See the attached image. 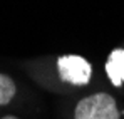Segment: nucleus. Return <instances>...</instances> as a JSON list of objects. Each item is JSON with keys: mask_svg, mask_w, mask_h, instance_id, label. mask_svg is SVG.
Segmentation results:
<instances>
[{"mask_svg": "<svg viewBox=\"0 0 124 119\" xmlns=\"http://www.w3.org/2000/svg\"><path fill=\"white\" fill-rule=\"evenodd\" d=\"M116 99L106 92H97L79 101L74 111V119H119Z\"/></svg>", "mask_w": 124, "mask_h": 119, "instance_id": "1", "label": "nucleus"}, {"mask_svg": "<svg viewBox=\"0 0 124 119\" xmlns=\"http://www.w3.org/2000/svg\"><path fill=\"white\" fill-rule=\"evenodd\" d=\"M57 67L61 79L74 86L89 84L92 76V67L89 60L81 56H61L57 59Z\"/></svg>", "mask_w": 124, "mask_h": 119, "instance_id": "2", "label": "nucleus"}, {"mask_svg": "<svg viewBox=\"0 0 124 119\" xmlns=\"http://www.w3.org/2000/svg\"><path fill=\"white\" fill-rule=\"evenodd\" d=\"M106 72L114 87L124 84V49H114L106 62Z\"/></svg>", "mask_w": 124, "mask_h": 119, "instance_id": "3", "label": "nucleus"}, {"mask_svg": "<svg viewBox=\"0 0 124 119\" xmlns=\"http://www.w3.org/2000/svg\"><path fill=\"white\" fill-rule=\"evenodd\" d=\"M15 91H17L15 82L10 79L8 76L0 74V106L8 104L12 101V97L15 96Z\"/></svg>", "mask_w": 124, "mask_h": 119, "instance_id": "4", "label": "nucleus"}, {"mask_svg": "<svg viewBox=\"0 0 124 119\" xmlns=\"http://www.w3.org/2000/svg\"><path fill=\"white\" fill-rule=\"evenodd\" d=\"M2 119H19V118H15V116H3Z\"/></svg>", "mask_w": 124, "mask_h": 119, "instance_id": "5", "label": "nucleus"}]
</instances>
